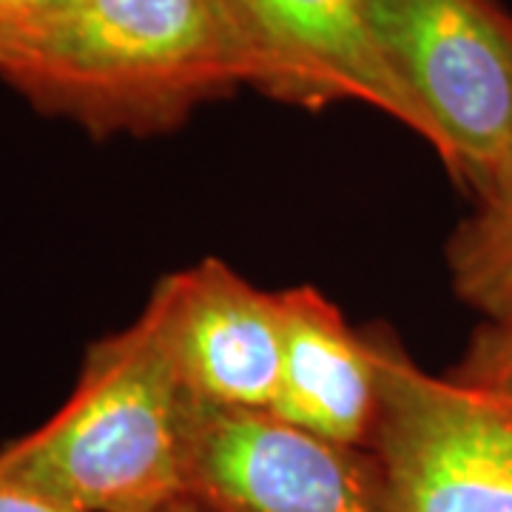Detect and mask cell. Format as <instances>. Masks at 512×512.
<instances>
[{
  "label": "cell",
  "instance_id": "6da1fadb",
  "mask_svg": "<svg viewBox=\"0 0 512 512\" xmlns=\"http://www.w3.org/2000/svg\"><path fill=\"white\" fill-rule=\"evenodd\" d=\"M0 77L94 137H148L251 86V66L222 0H69L3 43Z\"/></svg>",
  "mask_w": 512,
  "mask_h": 512
},
{
  "label": "cell",
  "instance_id": "7a4b0ae2",
  "mask_svg": "<svg viewBox=\"0 0 512 512\" xmlns=\"http://www.w3.org/2000/svg\"><path fill=\"white\" fill-rule=\"evenodd\" d=\"M194 402L146 305L94 342L72 396L0 450V470L74 512H160L185 498Z\"/></svg>",
  "mask_w": 512,
  "mask_h": 512
},
{
  "label": "cell",
  "instance_id": "3957f363",
  "mask_svg": "<svg viewBox=\"0 0 512 512\" xmlns=\"http://www.w3.org/2000/svg\"><path fill=\"white\" fill-rule=\"evenodd\" d=\"M427 143L478 200L512 157V15L501 0H367Z\"/></svg>",
  "mask_w": 512,
  "mask_h": 512
},
{
  "label": "cell",
  "instance_id": "277c9868",
  "mask_svg": "<svg viewBox=\"0 0 512 512\" xmlns=\"http://www.w3.org/2000/svg\"><path fill=\"white\" fill-rule=\"evenodd\" d=\"M387 512H512V407L376 342Z\"/></svg>",
  "mask_w": 512,
  "mask_h": 512
},
{
  "label": "cell",
  "instance_id": "5b68a950",
  "mask_svg": "<svg viewBox=\"0 0 512 512\" xmlns=\"http://www.w3.org/2000/svg\"><path fill=\"white\" fill-rule=\"evenodd\" d=\"M185 498L208 512H387L384 464L274 410L194 402Z\"/></svg>",
  "mask_w": 512,
  "mask_h": 512
},
{
  "label": "cell",
  "instance_id": "8992f818",
  "mask_svg": "<svg viewBox=\"0 0 512 512\" xmlns=\"http://www.w3.org/2000/svg\"><path fill=\"white\" fill-rule=\"evenodd\" d=\"M251 66V86L279 103H362L427 143L424 120L373 35L367 0H222Z\"/></svg>",
  "mask_w": 512,
  "mask_h": 512
},
{
  "label": "cell",
  "instance_id": "52a82bcc",
  "mask_svg": "<svg viewBox=\"0 0 512 512\" xmlns=\"http://www.w3.org/2000/svg\"><path fill=\"white\" fill-rule=\"evenodd\" d=\"M148 305L194 399L274 410L282 376V313L222 259H202L160 279Z\"/></svg>",
  "mask_w": 512,
  "mask_h": 512
},
{
  "label": "cell",
  "instance_id": "ba28073f",
  "mask_svg": "<svg viewBox=\"0 0 512 512\" xmlns=\"http://www.w3.org/2000/svg\"><path fill=\"white\" fill-rule=\"evenodd\" d=\"M282 313V376L274 413L316 436L373 447L382 387L376 342L350 328L316 288L276 293Z\"/></svg>",
  "mask_w": 512,
  "mask_h": 512
},
{
  "label": "cell",
  "instance_id": "9c48e42d",
  "mask_svg": "<svg viewBox=\"0 0 512 512\" xmlns=\"http://www.w3.org/2000/svg\"><path fill=\"white\" fill-rule=\"evenodd\" d=\"M461 302L501 319L512 313V157L498 183L478 200V211L447 248Z\"/></svg>",
  "mask_w": 512,
  "mask_h": 512
},
{
  "label": "cell",
  "instance_id": "30bf717a",
  "mask_svg": "<svg viewBox=\"0 0 512 512\" xmlns=\"http://www.w3.org/2000/svg\"><path fill=\"white\" fill-rule=\"evenodd\" d=\"M450 376L512 407V313L487 319Z\"/></svg>",
  "mask_w": 512,
  "mask_h": 512
},
{
  "label": "cell",
  "instance_id": "8fae6325",
  "mask_svg": "<svg viewBox=\"0 0 512 512\" xmlns=\"http://www.w3.org/2000/svg\"><path fill=\"white\" fill-rule=\"evenodd\" d=\"M69 0H0V43L15 40L55 18Z\"/></svg>",
  "mask_w": 512,
  "mask_h": 512
},
{
  "label": "cell",
  "instance_id": "7c38bea8",
  "mask_svg": "<svg viewBox=\"0 0 512 512\" xmlns=\"http://www.w3.org/2000/svg\"><path fill=\"white\" fill-rule=\"evenodd\" d=\"M0 512H74L0 470Z\"/></svg>",
  "mask_w": 512,
  "mask_h": 512
},
{
  "label": "cell",
  "instance_id": "4fadbf2b",
  "mask_svg": "<svg viewBox=\"0 0 512 512\" xmlns=\"http://www.w3.org/2000/svg\"><path fill=\"white\" fill-rule=\"evenodd\" d=\"M160 512H208V510H205V507H200L197 501H191V498H180V501L168 504V507Z\"/></svg>",
  "mask_w": 512,
  "mask_h": 512
},
{
  "label": "cell",
  "instance_id": "5bb4252c",
  "mask_svg": "<svg viewBox=\"0 0 512 512\" xmlns=\"http://www.w3.org/2000/svg\"><path fill=\"white\" fill-rule=\"evenodd\" d=\"M0 63H3V43H0Z\"/></svg>",
  "mask_w": 512,
  "mask_h": 512
}]
</instances>
